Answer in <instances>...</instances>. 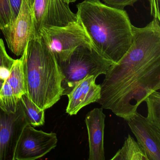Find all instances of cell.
<instances>
[{
	"instance_id": "1",
	"label": "cell",
	"mask_w": 160,
	"mask_h": 160,
	"mask_svg": "<svg viewBox=\"0 0 160 160\" xmlns=\"http://www.w3.org/2000/svg\"><path fill=\"white\" fill-rule=\"evenodd\" d=\"M132 44L108 70L97 102L126 121L149 95L160 89V22L153 18L144 28L132 25Z\"/></svg>"
},
{
	"instance_id": "2",
	"label": "cell",
	"mask_w": 160,
	"mask_h": 160,
	"mask_svg": "<svg viewBox=\"0 0 160 160\" xmlns=\"http://www.w3.org/2000/svg\"><path fill=\"white\" fill-rule=\"evenodd\" d=\"M77 7V19L93 46L103 57L118 62L132 42V25L127 12L100 0H84Z\"/></svg>"
},
{
	"instance_id": "3",
	"label": "cell",
	"mask_w": 160,
	"mask_h": 160,
	"mask_svg": "<svg viewBox=\"0 0 160 160\" xmlns=\"http://www.w3.org/2000/svg\"><path fill=\"white\" fill-rule=\"evenodd\" d=\"M23 55L26 94L41 109L50 108L63 92V75L55 55L40 37L30 40Z\"/></svg>"
},
{
	"instance_id": "4",
	"label": "cell",
	"mask_w": 160,
	"mask_h": 160,
	"mask_svg": "<svg viewBox=\"0 0 160 160\" xmlns=\"http://www.w3.org/2000/svg\"><path fill=\"white\" fill-rule=\"evenodd\" d=\"M63 76L62 95H67L75 84L88 75H105L113 62L103 57L92 45L77 48L68 59L58 62Z\"/></svg>"
},
{
	"instance_id": "5",
	"label": "cell",
	"mask_w": 160,
	"mask_h": 160,
	"mask_svg": "<svg viewBox=\"0 0 160 160\" xmlns=\"http://www.w3.org/2000/svg\"><path fill=\"white\" fill-rule=\"evenodd\" d=\"M39 37L54 54L58 62L66 60L79 46L93 45L77 19L62 27H43Z\"/></svg>"
},
{
	"instance_id": "6",
	"label": "cell",
	"mask_w": 160,
	"mask_h": 160,
	"mask_svg": "<svg viewBox=\"0 0 160 160\" xmlns=\"http://www.w3.org/2000/svg\"><path fill=\"white\" fill-rule=\"evenodd\" d=\"M29 124L20 100L15 112L7 111L0 103V160H14L18 138Z\"/></svg>"
},
{
	"instance_id": "7",
	"label": "cell",
	"mask_w": 160,
	"mask_h": 160,
	"mask_svg": "<svg viewBox=\"0 0 160 160\" xmlns=\"http://www.w3.org/2000/svg\"><path fill=\"white\" fill-rule=\"evenodd\" d=\"M58 142L55 133L37 130L28 124L18 138L14 160H34L42 158L55 148Z\"/></svg>"
},
{
	"instance_id": "8",
	"label": "cell",
	"mask_w": 160,
	"mask_h": 160,
	"mask_svg": "<svg viewBox=\"0 0 160 160\" xmlns=\"http://www.w3.org/2000/svg\"><path fill=\"white\" fill-rule=\"evenodd\" d=\"M34 37L43 27H62L77 20L69 4L62 0H34L32 3Z\"/></svg>"
},
{
	"instance_id": "9",
	"label": "cell",
	"mask_w": 160,
	"mask_h": 160,
	"mask_svg": "<svg viewBox=\"0 0 160 160\" xmlns=\"http://www.w3.org/2000/svg\"><path fill=\"white\" fill-rule=\"evenodd\" d=\"M2 33L10 50L17 56H22L30 40L34 37L31 0H22L15 20L12 26Z\"/></svg>"
},
{
	"instance_id": "10",
	"label": "cell",
	"mask_w": 160,
	"mask_h": 160,
	"mask_svg": "<svg viewBox=\"0 0 160 160\" xmlns=\"http://www.w3.org/2000/svg\"><path fill=\"white\" fill-rule=\"evenodd\" d=\"M127 121L148 160H160V128L138 112Z\"/></svg>"
},
{
	"instance_id": "11",
	"label": "cell",
	"mask_w": 160,
	"mask_h": 160,
	"mask_svg": "<svg viewBox=\"0 0 160 160\" xmlns=\"http://www.w3.org/2000/svg\"><path fill=\"white\" fill-rule=\"evenodd\" d=\"M96 79L94 76L88 75L75 84L67 94V114L76 115L84 107L98 102L101 97V86L96 84Z\"/></svg>"
},
{
	"instance_id": "12",
	"label": "cell",
	"mask_w": 160,
	"mask_h": 160,
	"mask_svg": "<svg viewBox=\"0 0 160 160\" xmlns=\"http://www.w3.org/2000/svg\"><path fill=\"white\" fill-rule=\"evenodd\" d=\"M103 109L94 108L85 118L88 136L89 160H105L104 136L106 116Z\"/></svg>"
},
{
	"instance_id": "13",
	"label": "cell",
	"mask_w": 160,
	"mask_h": 160,
	"mask_svg": "<svg viewBox=\"0 0 160 160\" xmlns=\"http://www.w3.org/2000/svg\"><path fill=\"white\" fill-rule=\"evenodd\" d=\"M24 55L18 59L15 60L7 79L12 87L16 98L19 100L26 93V82L24 68Z\"/></svg>"
},
{
	"instance_id": "14",
	"label": "cell",
	"mask_w": 160,
	"mask_h": 160,
	"mask_svg": "<svg viewBox=\"0 0 160 160\" xmlns=\"http://www.w3.org/2000/svg\"><path fill=\"white\" fill-rule=\"evenodd\" d=\"M111 160H148L141 146L130 134Z\"/></svg>"
},
{
	"instance_id": "15",
	"label": "cell",
	"mask_w": 160,
	"mask_h": 160,
	"mask_svg": "<svg viewBox=\"0 0 160 160\" xmlns=\"http://www.w3.org/2000/svg\"><path fill=\"white\" fill-rule=\"evenodd\" d=\"M20 100L29 124L34 127L43 125L45 123V110L38 107L26 93L21 96Z\"/></svg>"
},
{
	"instance_id": "16",
	"label": "cell",
	"mask_w": 160,
	"mask_h": 160,
	"mask_svg": "<svg viewBox=\"0 0 160 160\" xmlns=\"http://www.w3.org/2000/svg\"><path fill=\"white\" fill-rule=\"evenodd\" d=\"M148 107L147 120L160 128V93L154 91L145 99Z\"/></svg>"
},
{
	"instance_id": "17",
	"label": "cell",
	"mask_w": 160,
	"mask_h": 160,
	"mask_svg": "<svg viewBox=\"0 0 160 160\" xmlns=\"http://www.w3.org/2000/svg\"><path fill=\"white\" fill-rule=\"evenodd\" d=\"M19 100L16 97L12 87L6 79L0 92V103L7 111L15 112Z\"/></svg>"
},
{
	"instance_id": "18",
	"label": "cell",
	"mask_w": 160,
	"mask_h": 160,
	"mask_svg": "<svg viewBox=\"0 0 160 160\" xmlns=\"http://www.w3.org/2000/svg\"><path fill=\"white\" fill-rule=\"evenodd\" d=\"M12 19L10 0H0V30L2 32L10 27Z\"/></svg>"
},
{
	"instance_id": "19",
	"label": "cell",
	"mask_w": 160,
	"mask_h": 160,
	"mask_svg": "<svg viewBox=\"0 0 160 160\" xmlns=\"http://www.w3.org/2000/svg\"><path fill=\"white\" fill-rule=\"evenodd\" d=\"M14 61L7 54L3 40L0 38V68L4 67L10 71Z\"/></svg>"
},
{
	"instance_id": "20",
	"label": "cell",
	"mask_w": 160,
	"mask_h": 160,
	"mask_svg": "<svg viewBox=\"0 0 160 160\" xmlns=\"http://www.w3.org/2000/svg\"><path fill=\"white\" fill-rule=\"evenodd\" d=\"M139 0H102L103 2L109 7L119 10H123L126 6H133Z\"/></svg>"
},
{
	"instance_id": "21",
	"label": "cell",
	"mask_w": 160,
	"mask_h": 160,
	"mask_svg": "<svg viewBox=\"0 0 160 160\" xmlns=\"http://www.w3.org/2000/svg\"><path fill=\"white\" fill-rule=\"evenodd\" d=\"M149 2L150 14L153 18L160 22V0H148Z\"/></svg>"
},
{
	"instance_id": "22",
	"label": "cell",
	"mask_w": 160,
	"mask_h": 160,
	"mask_svg": "<svg viewBox=\"0 0 160 160\" xmlns=\"http://www.w3.org/2000/svg\"><path fill=\"white\" fill-rule=\"evenodd\" d=\"M22 1V0H10L12 18V23H11L10 27L12 26V24H13L14 21L15 20L17 17L18 15L19 10H20V7H21ZM10 27H9V28H10Z\"/></svg>"
},
{
	"instance_id": "23",
	"label": "cell",
	"mask_w": 160,
	"mask_h": 160,
	"mask_svg": "<svg viewBox=\"0 0 160 160\" xmlns=\"http://www.w3.org/2000/svg\"><path fill=\"white\" fill-rule=\"evenodd\" d=\"M62 1H63V2H65V3L69 4L70 3L76 2L78 0H62Z\"/></svg>"
},
{
	"instance_id": "24",
	"label": "cell",
	"mask_w": 160,
	"mask_h": 160,
	"mask_svg": "<svg viewBox=\"0 0 160 160\" xmlns=\"http://www.w3.org/2000/svg\"><path fill=\"white\" fill-rule=\"evenodd\" d=\"M5 80H4V79L0 78V92H1V91L2 89V87H3V84H4Z\"/></svg>"
},
{
	"instance_id": "25",
	"label": "cell",
	"mask_w": 160,
	"mask_h": 160,
	"mask_svg": "<svg viewBox=\"0 0 160 160\" xmlns=\"http://www.w3.org/2000/svg\"><path fill=\"white\" fill-rule=\"evenodd\" d=\"M33 1H34V0H31L32 2V3H33Z\"/></svg>"
}]
</instances>
